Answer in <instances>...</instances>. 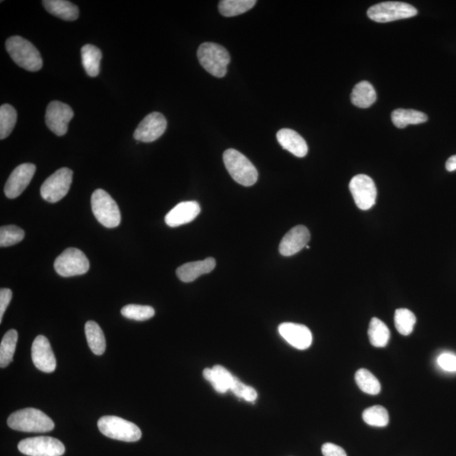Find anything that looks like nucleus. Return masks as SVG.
Segmentation results:
<instances>
[{
	"label": "nucleus",
	"instance_id": "7c9ffc66",
	"mask_svg": "<svg viewBox=\"0 0 456 456\" xmlns=\"http://www.w3.org/2000/svg\"><path fill=\"white\" fill-rule=\"evenodd\" d=\"M17 121V113L10 104L0 107V139L5 140L10 136Z\"/></svg>",
	"mask_w": 456,
	"mask_h": 456
},
{
	"label": "nucleus",
	"instance_id": "6e6552de",
	"mask_svg": "<svg viewBox=\"0 0 456 456\" xmlns=\"http://www.w3.org/2000/svg\"><path fill=\"white\" fill-rule=\"evenodd\" d=\"M418 14L416 8L401 2H384L370 7L368 16L374 22L386 23L394 20L413 17Z\"/></svg>",
	"mask_w": 456,
	"mask_h": 456
},
{
	"label": "nucleus",
	"instance_id": "2eb2a0df",
	"mask_svg": "<svg viewBox=\"0 0 456 456\" xmlns=\"http://www.w3.org/2000/svg\"><path fill=\"white\" fill-rule=\"evenodd\" d=\"M36 173V166L31 164L19 165L10 174L6 184L5 194L9 199L20 197L29 185Z\"/></svg>",
	"mask_w": 456,
	"mask_h": 456
},
{
	"label": "nucleus",
	"instance_id": "f8f14e48",
	"mask_svg": "<svg viewBox=\"0 0 456 456\" xmlns=\"http://www.w3.org/2000/svg\"><path fill=\"white\" fill-rule=\"evenodd\" d=\"M74 117V112L70 106L59 101L48 104L45 115L48 129L56 136H63L68 131L69 123Z\"/></svg>",
	"mask_w": 456,
	"mask_h": 456
},
{
	"label": "nucleus",
	"instance_id": "0eeeda50",
	"mask_svg": "<svg viewBox=\"0 0 456 456\" xmlns=\"http://www.w3.org/2000/svg\"><path fill=\"white\" fill-rule=\"evenodd\" d=\"M90 263L83 251L69 248L55 262L57 273L63 278L84 275L89 271Z\"/></svg>",
	"mask_w": 456,
	"mask_h": 456
},
{
	"label": "nucleus",
	"instance_id": "473e14b6",
	"mask_svg": "<svg viewBox=\"0 0 456 456\" xmlns=\"http://www.w3.org/2000/svg\"><path fill=\"white\" fill-rule=\"evenodd\" d=\"M362 419L367 425L373 427H385L390 421L389 413L385 407L373 406L366 409L362 413Z\"/></svg>",
	"mask_w": 456,
	"mask_h": 456
},
{
	"label": "nucleus",
	"instance_id": "2f4dec72",
	"mask_svg": "<svg viewBox=\"0 0 456 456\" xmlns=\"http://www.w3.org/2000/svg\"><path fill=\"white\" fill-rule=\"evenodd\" d=\"M416 316L406 308H399L394 313V325L402 336H409L416 324Z\"/></svg>",
	"mask_w": 456,
	"mask_h": 456
},
{
	"label": "nucleus",
	"instance_id": "f3484780",
	"mask_svg": "<svg viewBox=\"0 0 456 456\" xmlns=\"http://www.w3.org/2000/svg\"><path fill=\"white\" fill-rule=\"evenodd\" d=\"M311 240V234L304 226H297L284 236L279 245L280 254L283 256H292L298 254L308 245Z\"/></svg>",
	"mask_w": 456,
	"mask_h": 456
},
{
	"label": "nucleus",
	"instance_id": "f03ea898",
	"mask_svg": "<svg viewBox=\"0 0 456 456\" xmlns=\"http://www.w3.org/2000/svg\"><path fill=\"white\" fill-rule=\"evenodd\" d=\"M10 429L26 433H47L55 429V422L40 410L25 408L12 413L8 418Z\"/></svg>",
	"mask_w": 456,
	"mask_h": 456
},
{
	"label": "nucleus",
	"instance_id": "cd10ccee",
	"mask_svg": "<svg viewBox=\"0 0 456 456\" xmlns=\"http://www.w3.org/2000/svg\"><path fill=\"white\" fill-rule=\"evenodd\" d=\"M18 333L15 329H10L3 336L0 344V367L6 368L13 360Z\"/></svg>",
	"mask_w": 456,
	"mask_h": 456
},
{
	"label": "nucleus",
	"instance_id": "c85d7f7f",
	"mask_svg": "<svg viewBox=\"0 0 456 456\" xmlns=\"http://www.w3.org/2000/svg\"><path fill=\"white\" fill-rule=\"evenodd\" d=\"M256 3L255 0H222L219 3V11L226 17H233L251 10Z\"/></svg>",
	"mask_w": 456,
	"mask_h": 456
},
{
	"label": "nucleus",
	"instance_id": "bb28decb",
	"mask_svg": "<svg viewBox=\"0 0 456 456\" xmlns=\"http://www.w3.org/2000/svg\"><path fill=\"white\" fill-rule=\"evenodd\" d=\"M370 343L376 348H385L390 341V332L387 325L378 318H373L369 328Z\"/></svg>",
	"mask_w": 456,
	"mask_h": 456
},
{
	"label": "nucleus",
	"instance_id": "dca6fc26",
	"mask_svg": "<svg viewBox=\"0 0 456 456\" xmlns=\"http://www.w3.org/2000/svg\"><path fill=\"white\" fill-rule=\"evenodd\" d=\"M278 332L292 347L299 350H306L311 348L313 341L312 333L305 325L283 323L279 325Z\"/></svg>",
	"mask_w": 456,
	"mask_h": 456
},
{
	"label": "nucleus",
	"instance_id": "423d86ee",
	"mask_svg": "<svg viewBox=\"0 0 456 456\" xmlns=\"http://www.w3.org/2000/svg\"><path fill=\"white\" fill-rule=\"evenodd\" d=\"M92 209L97 221L108 228L120 226L121 214L119 206L108 192L97 190L92 195Z\"/></svg>",
	"mask_w": 456,
	"mask_h": 456
},
{
	"label": "nucleus",
	"instance_id": "4be33fe9",
	"mask_svg": "<svg viewBox=\"0 0 456 456\" xmlns=\"http://www.w3.org/2000/svg\"><path fill=\"white\" fill-rule=\"evenodd\" d=\"M43 5L50 14L64 20L71 22L78 18V7L66 0H44Z\"/></svg>",
	"mask_w": 456,
	"mask_h": 456
},
{
	"label": "nucleus",
	"instance_id": "ddd939ff",
	"mask_svg": "<svg viewBox=\"0 0 456 456\" xmlns=\"http://www.w3.org/2000/svg\"><path fill=\"white\" fill-rule=\"evenodd\" d=\"M166 125L168 122L162 113L157 112L150 113L138 125L134 133V138L137 141L150 143L157 141L164 134Z\"/></svg>",
	"mask_w": 456,
	"mask_h": 456
},
{
	"label": "nucleus",
	"instance_id": "20e7f679",
	"mask_svg": "<svg viewBox=\"0 0 456 456\" xmlns=\"http://www.w3.org/2000/svg\"><path fill=\"white\" fill-rule=\"evenodd\" d=\"M199 64L205 70L218 78H222L227 72L230 55L225 48L214 43H204L198 48Z\"/></svg>",
	"mask_w": 456,
	"mask_h": 456
},
{
	"label": "nucleus",
	"instance_id": "a211bd4d",
	"mask_svg": "<svg viewBox=\"0 0 456 456\" xmlns=\"http://www.w3.org/2000/svg\"><path fill=\"white\" fill-rule=\"evenodd\" d=\"M201 211V206L197 201L181 202L166 214L165 222L171 227L185 225L194 221Z\"/></svg>",
	"mask_w": 456,
	"mask_h": 456
},
{
	"label": "nucleus",
	"instance_id": "9d476101",
	"mask_svg": "<svg viewBox=\"0 0 456 456\" xmlns=\"http://www.w3.org/2000/svg\"><path fill=\"white\" fill-rule=\"evenodd\" d=\"M18 450L28 456H62L65 447L59 439L41 436L23 439Z\"/></svg>",
	"mask_w": 456,
	"mask_h": 456
},
{
	"label": "nucleus",
	"instance_id": "72a5a7b5",
	"mask_svg": "<svg viewBox=\"0 0 456 456\" xmlns=\"http://www.w3.org/2000/svg\"><path fill=\"white\" fill-rule=\"evenodd\" d=\"M121 315L129 320L145 321L152 319L155 311L148 305L129 304L121 309Z\"/></svg>",
	"mask_w": 456,
	"mask_h": 456
},
{
	"label": "nucleus",
	"instance_id": "1a4fd4ad",
	"mask_svg": "<svg viewBox=\"0 0 456 456\" xmlns=\"http://www.w3.org/2000/svg\"><path fill=\"white\" fill-rule=\"evenodd\" d=\"M73 172L67 168L57 170L48 177L41 187V195L44 201L56 203L69 192L72 184Z\"/></svg>",
	"mask_w": 456,
	"mask_h": 456
},
{
	"label": "nucleus",
	"instance_id": "412c9836",
	"mask_svg": "<svg viewBox=\"0 0 456 456\" xmlns=\"http://www.w3.org/2000/svg\"><path fill=\"white\" fill-rule=\"evenodd\" d=\"M203 376L213 385L218 393L224 394L233 386L235 376L221 365H215L213 369H205Z\"/></svg>",
	"mask_w": 456,
	"mask_h": 456
},
{
	"label": "nucleus",
	"instance_id": "b1692460",
	"mask_svg": "<svg viewBox=\"0 0 456 456\" xmlns=\"http://www.w3.org/2000/svg\"><path fill=\"white\" fill-rule=\"evenodd\" d=\"M103 54L99 48L87 44L81 48V59L85 72L90 77L99 75L101 59Z\"/></svg>",
	"mask_w": 456,
	"mask_h": 456
},
{
	"label": "nucleus",
	"instance_id": "6ab92c4d",
	"mask_svg": "<svg viewBox=\"0 0 456 456\" xmlns=\"http://www.w3.org/2000/svg\"><path fill=\"white\" fill-rule=\"evenodd\" d=\"M215 267V260L213 258H207L199 262H190L183 264L177 269L176 274L183 283H192L199 276L208 274Z\"/></svg>",
	"mask_w": 456,
	"mask_h": 456
},
{
	"label": "nucleus",
	"instance_id": "58836bf2",
	"mask_svg": "<svg viewBox=\"0 0 456 456\" xmlns=\"http://www.w3.org/2000/svg\"><path fill=\"white\" fill-rule=\"evenodd\" d=\"M322 454L324 456H348L341 447L332 443H325L322 446Z\"/></svg>",
	"mask_w": 456,
	"mask_h": 456
},
{
	"label": "nucleus",
	"instance_id": "4468645a",
	"mask_svg": "<svg viewBox=\"0 0 456 456\" xmlns=\"http://www.w3.org/2000/svg\"><path fill=\"white\" fill-rule=\"evenodd\" d=\"M31 358L36 369L44 373H52L57 362L50 341L44 336L36 337L31 347Z\"/></svg>",
	"mask_w": 456,
	"mask_h": 456
},
{
	"label": "nucleus",
	"instance_id": "e433bc0d",
	"mask_svg": "<svg viewBox=\"0 0 456 456\" xmlns=\"http://www.w3.org/2000/svg\"><path fill=\"white\" fill-rule=\"evenodd\" d=\"M438 364L447 372H456V356L452 353H443L438 358Z\"/></svg>",
	"mask_w": 456,
	"mask_h": 456
},
{
	"label": "nucleus",
	"instance_id": "5701e85b",
	"mask_svg": "<svg viewBox=\"0 0 456 456\" xmlns=\"http://www.w3.org/2000/svg\"><path fill=\"white\" fill-rule=\"evenodd\" d=\"M377 94L373 85L368 81H361L353 88L351 100L357 108H367L376 103Z\"/></svg>",
	"mask_w": 456,
	"mask_h": 456
},
{
	"label": "nucleus",
	"instance_id": "7ed1b4c3",
	"mask_svg": "<svg viewBox=\"0 0 456 456\" xmlns=\"http://www.w3.org/2000/svg\"><path fill=\"white\" fill-rule=\"evenodd\" d=\"M223 162L228 173L238 184L245 187L254 185L258 180V171L241 152L228 149L223 154Z\"/></svg>",
	"mask_w": 456,
	"mask_h": 456
},
{
	"label": "nucleus",
	"instance_id": "aec40b11",
	"mask_svg": "<svg viewBox=\"0 0 456 456\" xmlns=\"http://www.w3.org/2000/svg\"><path fill=\"white\" fill-rule=\"evenodd\" d=\"M276 138L283 148L298 157H304L308 153V145L299 133L290 129L279 130Z\"/></svg>",
	"mask_w": 456,
	"mask_h": 456
},
{
	"label": "nucleus",
	"instance_id": "f704fd0d",
	"mask_svg": "<svg viewBox=\"0 0 456 456\" xmlns=\"http://www.w3.org/2000/svg\"><path fill=\"white\" fill-rule=\"evenodd\" d=\"M25 238V231L17 226L10 225L0 228V246L9 247L22 242Z\"/></svg>",
	"mask_w": 456,
	"mask_h": 456
},
{
	"label": "nucleus",
	"instance_id": "9b49d317",
	"mask_svg": "<svg viewBox=\"0 0 456 456\" xmlns=\"http://www.w3.org/2000/svg\"><path fill=\"white\" fill-rule=\"evenodd\" d=\"M349 188L358 208L368 211L376 205V185L368 175L358 174L352 178L350 182Z\"/></svg>",
	"mask_w": 456,
	"mask_h": 456
},
{
	"label": "nucleus",
	"instance_id": "f257e3e1",
	"mask_svg": "<svg viewBox=\"0 0 456 456\" xmlns=\"http://www.w3.org/2000/svg\"><path fill=\"white\" fill-rule=\"evenodd\" d=\"M8 54L20 67L31 72L38 71L43 67V59L34 44L22 36H14L6 43Z\"/></svg>",
	"mask_w": 456,
	"mask_h": 456
},
{
	"label": "nucleus",
	"instance_id": "4c0bfd02",
	"mask_svg": "<svg viewBox=\"0 0 456 456\" xmlns=\"http://www.w3.org/2000/svg\"><path fill=\"white\" fill-rule=\"evenodd\" d=\"M12 299V292L10 289L2 288L0 290V323H2L3 315H5L6 308L9 306Z\"/></svg>",
	"mask_w": 456,
	"mask_h": 456
},
{
	"label": "nucleus",
	"instance_id": "c9c22d12",
	"mask_svg": "<svg viewBox=\"0 0 456 456\" xmlns=\"http://www.w3.org/2000/svg\"><path fill=\"white\" fill-rule=\"evenodd\" d=\"M230 390L236 397L248 402H255L258 397L257 392L253 387L244 385L237 377L235 378L234 385Z\"/></svg>",
	"mask_w": 456,
	"mask_h": 456
},
{
	"label": "nucleus",
	"instance_id": "c756f323",
	"mask_svg": "<svg viewBox=\"0 0 456 456\" xmlns=\"http://www.w3.org/2000/svg\"><path fill=\"white\" fill-rule=\"evenodd\" d=\"M355 380L362 392L372 394V396L380 394V383L369 370L365 369L357 370L355 374Z\"/></svg>",
	"mask_w": 456,
	"mask_h": 456
},
{
	"label": "nucleus",
	"instance_id": "a878e982",
	"mask_svg": "<svg viewBox=\"0 0 456 456\" xmlns=\"http://www.w3.org/2000/svg\"><path fill=\"white\" fill-rule=\"evenodd\" d=\"M392 120L394 126L399 129H403L409 124L425 123L427 116L425 113L416 111V110L399 108L392 113Z\"/></svg>",
	"mask_w": 456,
	"mask_h": 456
},
{
	"label": "nucleus",
	"instance_id": "39448f33",
	"mask_svg": "<svg viewBox=\"0 0 456 456\" xmlns=\"http://www.w3.org/2000/svg\"><path fill=\"white\" fill-rule=\"evenodd\" d=\"M97 426L101 433L115 441L136 442L142 433L139 427L125 419L115 416H105L99 419Z\"/></svg>",
	"mask_w": 456,
	"mask_h": 456
},
{
	"label": "nucleus",
	"instance_id": "393cba45",
	"mask_svg": "<svg viewBox=\"0 0 456 456\" xmlns=\"http://www.w3.org/2000/svg\"><path fill=\"white\" fill-rule=\"evenodd\" d=\"M87 343L92 352L97 356L103 355L106 350V340L103 329L95 321H88L85 327Z\"/></svg>",
	"mask_w": 456,
	"mask_h": 456
},
{
	"label": "nucleus",
	"instance_id": "ea45409f",
	"mask_svg": "<svg viewBox=\"0 0 456 456\" xmlns=\"http://www.w3.org/2000/svg\"><path fill=\"white\" fill-rule=\"evenodd\" d=\"M446 168L448 172H454L456 170V155L448 159Z\"/></svg>",
	"mask_w": 456,
	"mask_h": 456
}]
</instances>
